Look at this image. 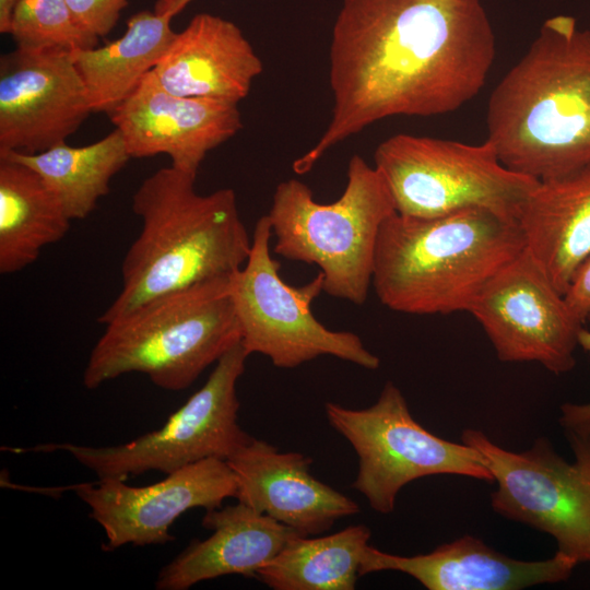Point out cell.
<instances>
[{
  "label": "cell",
  "instance_id": "obj_1",
  "mask_svg": "<svg viewBox=\"0 0 590 590\" xmlns=\"http://www.w3.org/2000/svg\"><path fill=\"white\" fill-rule=\"evenodd\" d=\"M495 51L481 0H342L329 51L332 117L294 172L378 120L457 110L483 88Z\"/></svg>",
  "mask_w": 590,
  "mask_h": 590
},
{
  "label": "cell",
  "instance_id": "obj_2",
  "mask_svg": "<svg viewBox=\"0 0 590 590\" xmlns=\"http://www.w3.org/2000/svg\"><path fill=\"white\" fill-rule=\"evenodd\" d=\"M486 141L509 169L539 181L590 164V30L570 15L542 24L493 90Z\"/></svg>",
  "mask_w": 590,
  "mask_h": 590
},
{
  "label": "cell",
  "instance_id": "obj_3",
  "mask_svg": "<svg viewBox=\"0 0 590 590\" xmlns=\"http://www.w3.org/2000/svg\"><path fill=\"white\" fill-rule=\"evenodd\" d=\"M194 181L196 176L169 166L141 182L132 197L141 231L122 261V287L99 323L163 294L229 276L246 263L252 239L235 191L199 194Z\"/></svg>",
  "mask_w": 590,
  "mask_h": 590
},
{
  "label": "cell",
  "instance_id": "obj_4",
  "mask_svg": "<svg viewBox=\"0 0 590 590\" xmlns=\"http://www.w3.org/2000/svg\"><path fill=\"white\" fill-rule=\"evenodd\" d=\"M523 249L518 221L487 209L427 219L396 212L379 231L371 285L394 311H469L489 279Z\"/></svg>",
  "mask_w": 590,
  "mask_h": 590
},
{
  "label": "cell",
  "instance_id": "obj_5",
  "mask_svg": "<svg viewBox=\"0 0 590 590\" xmlns=\"http://www.w3.org/2000/svg\"><path fill=\"white\" fill-rule=\"evenodd\" d=\"M231 276L154 297L105 324L83 371L84 387L130 373L144 374L165 390L190 387L240 342Z\"/></svg>",
  "mask_w": 590,
  "mask_h": 590
},
{
  "label": "cell",
  "instance_id": "obj_6",
  "mask_svg": "<svg viewBox=\"0 0 590 590\" xmlns=\"http://www.w3.org/2000/svg\"><path fill=\"white\" fill-rule=\"evenodd\" d=\"M393 213L384 177L354 154L347 184L337 201L318 203L307 185L288 179L275 188L267 215L276 255L316 264L323 275L324 293L362 305L371 285L379 231Z\"/></svg>",
  "mask_w": 590,
  "mask_h": 590
},
{
  "label": "cell",
  "instance_id": "obj_7",
  "mask_svg": "<svg viewBox=\"0 0 590 590\" xmlns=\"http://www.w3.org/2000/svg\"><path fill=\"white\" fill-rule=\"evenodd\" d=\"M374 161L396 212L413 217L483 208L518 221L539 184L505 166L486 140L468 144L399 133L377 146Z\"/></svg>",
  "mask_w": 590,
  "mask_h": 590
},
{
  "label": "cell",
  "instance_id": "obj_8",
  "mask_svg": "<svg viewBox=\"0 0 590 590\" xmlns=\"http://www.w3.org/2000/svg\"><path fill=\"white\" fill-rule=\"evenodd\" d=\"M574 452L568 462L545 437L521 452L502 448L483 432L467 428L462 442L480 455L497 487L491 505L498 515L553 536L557 551L590 562V424L565 427Z\"/></svg>",
  "mask_w": 590,
  "mask_h": 590
},
{
  "label": "cell",
  "instance_id": "obj_9",
  "mask_svg": "<svg viewBox=\"0 0 590 590\" xmlns=\"http://www.w3.org/2000/svg\"><path fill=\"white\" fill-rule=\"evenodd\" d=\"M271 237L270 220L263 215L256 223L246 263L229 281L246 352L262 354L279 368H295L322 355L366 369L378 368V356L365 347L357 334L330 330L315 318L311 304L323 292L321 272L302 286L288 285L281 279L280 263L270 252Z\"/></svg>",
  "mask_w": 590,
  "mask_h": 590
},
{
  "label": "cell",
  "instance_id": "obj_10",
  "mask_svg": "<svg viewBox=\"0 0 590 590\" xmlns=\"http://www.w3.org/2000/svg\"><path fill=\"white\" fill-rule=\"evenodd\" d=\"M248 356L240 342L234 345L215 363L205 384L163 426L128 442L102 447L47 444L23 451H66L99 480L123 481L149 471L168 474L209 458L228 460L252 438L238 424L236 392Z\"/></svg>",
  "mask_w": 590,
  "mask_h": 590
},
{
  "label": "cell",
  "instance_id": "obj_11",
  "mask_svg": "<svg viewBox=\"0 0 590 590\" xmlns=\"http://www.w3.org/2000/svg\"><path fill=\"white\" fill-rule=\"evenodd\" d=\"M324 412L358 457L352 486L379 514L392 512L401 488L424 476L455 474L494 482L475 449L442 439L416 422L391 381L369 408L353 410L327 402Z\"/></svg>",
  "mask_w": 590,
  "mask_h": 590
},
{
  "label": "cell",
  "instance_id": "obj_12",
  "mask_svg": "<svg viewBox=\"0 0 590 590\" xmlns=\"http://www.w3.org/2000/svg\"><path fill=\"white\" fill-rule=\"evenodd\" d=\"M468 312L503 362H536L555 375L576 365L583 323L527 248L489 279Z\"/></svg>",
  "mask_w": 590,
  "mask_h": 590
},
{
  "label": "cell",
  "instance_id": "obj_13",
  "mask_svg": "<svg viewBox=\"0 0 590 590\" xmlns=\"http://www.w3.org/2000/svg\"><path fill=\"white\" fill-rule=\"evenodd\" d=\"M93 113L69 50L23 48L0 58V155L66 142Z\"/></svg>",
  "mask_w": 590,
  "mask_h": 590
},
{
  "label": "cell",
  "instance_id": "obj_14",
  "mask_svg": "<svg viewBox=\"0 0 590 590\" xmlns=\"http://www.w3.org/2000/svg\"><path fill=\"white\" fill-rule=\"evenodd\" d=\"M90 508L88 516L106 535L107 551L127 544L137 546L173 541L170 527L184 512L222 507L236 497V476L226 460L204 459L146 486H130L123 480H99L74 487Z\"/></svg>",
  "mask_w": 590,
  "mask_h": 590
},
{
  "label": "cell",
  "instance_id": "obj_15",
  "mask_svg": "<svg viewBox=\"0 0 590 590\" xmlns=\"http://www.w3.org/2000/svg\"><path fill=\"white\" fill-rule=\"evenodd\" d=\"M109 118L131 157L166 154L170 166L196 177L206 154L243 128L237 104L172 94L152 71Z\"/></svg>",
  "mask_w": 590,
  "mask_h": 590
},
{
  "label": "cell",
  "instance_id": "obj_16",
  "mask_svg": "<svg viewBox=\"0 0 590 590\" xmlns=\"http://www.w3.org/2000/svg\"><path fill=\"white\" fill-rule=\"evenodd\" d=\"M226 461L236 476L235 498L298 535L324 533L359 512L357 503L310 474L312 460L304 453L252 437Z\"/></svg>",
  "mask_w": 590,
  "mask_h": 590
},
{
  "label": "cell",
  "instance_id": "obj_17",
  "mask_svg": "<svg viewBox=\"0 0 590 590\" xmlns=\"http://www.w3.org/2000/svg\"><path fill=\"white\" fill-rule=\"evenodd\" d=\"M577 565L559 552L543 560L511 558L465 534L414 556L390 554L368 545L358 575L401 571L428 590H518L567 580Z\"/></svg>",
  "mask_w": 590,
  "mask_h": 590
},
{
  "label": "cell",
  "instance_id": "obj_18",
  "mask_svg": "<svg viewBox=\"0 0 590 590\" xmlns=\"http://www.w3.org/2000/svg\"><path fill=\"white\" fill-rule=\"evenodd\" d=\"M262 70L260 57L234 22L202 12L176 33L152 73L172 94L238 104Z\"/></svg>",
  "mask_w": 590,
  "mask_h": 590
},
{
  "label": "cell",
  "instance_id": "obj_19",
  "mask_svg": "<svg viewBox=\"0 0 590 590\" xmlns=\"http://www.w3.org/2000/svg\"><path fill=\"white\" fill-rule=\"evenodd\" d=\"M201 524L212 534L191 542L160 570L154 583L157 590H186L227 575L257 577L259 569L298 535L240 502L206 510Z\"/></svg>",
  "mask_w": 590,
  "mask_h": 590
},
{
  "label": "cell",
  "instance_id": "obj_20",
  "mask_svg": "<svg viewBox=\"0 0 590 590\" xmlns=\"http://www.w3.org/2000/svg\"><path fill=\"white\" fill-rule=\"evenodd\" d=\"M518 223L526 248L565 295L590 258V164L569 175L539 181Z\"/></svg>",
  "mask_w": 590,
  "mask_h": 590
},
{
  "label": "cell",
  "instance_id": "obj_21",
  "mask_svg": "<svg viewBox=\"0 0 590 590\" xmlns=\"http://www.w3.org/2000/svg\"><path fill=\"white\" fill-rule=\"evenodd\" d=\"M173 17L140 11L122 36L101 47L71 51L93 113L108 115L123 103L158 63L176 32Z\"/></svg>",
  "mask_w": 590,
  "mask_h": 590
},
{
  "label": "cell",
  "instance_id": "obj_22",
  "mask_svg": "<svg viewBox=\"0 0 590 590\" xmlns=\"http://www.w3.org/2000/svg\"><path fill=\"white\" fill-rule=\"evenodd\" d=\"M71 220L43 178L26 165L0 158V272L12 274L61 240Z\"/></svg>",
  "mask_w": 590,
  "mask_h": 590
},
{
  "label": "cell",
  "instance_id": "obj_23",
  "mask_svg": "<svg viewBox=\"0 0 590 590\" xmlns=\"http://www.w3.org/2000/svg\"><path fill=\"white\" fill-rule=\"evenodd\" d=\"M34 169L59 199L70 220L85 219L109 192L111 178L131 158L123 137L115 129L84 146L66 142L38 153L0 155Z\"/></svg>",
  "mask_w": 590,
  "mask_h": 590
},
{
  "label": "cell",
  "instance_id": "obj_24",
  "mask_svg": "<svg viewBox=\"0 0 590 590\" xmlns=\"http://www.w3.org/2000/svg\"><path fill=\"white\" fill-rule=\"evenodd\" d=\"M370 535L362 523L317 538L295 535L257 578L274 590H353Z\"/></svg>",
  "mask_w": 590,
  "mask_h": 590
},
{
  "label": "cell",
  "instance_id": "obj_25",
  "mask_svg": "<svg viewBox=\"0 0 590 590\" xmlns=\"http://www.w3.org/2000/svg\"><path fill=\"white\" fill-rule=\"evenodd\" d=\"M17 47L69 51L97 47L75 22L66 0H21L9 33Z\"/></svg>",
  "mask_w": 590,
  "mask_h": 590
},
{
  "label": "cell",
  "instance_id": "obj_26",
  "mask_svg": "<svg viewBox=\"0 0 590 590\" xmlns=\"http://www.w3.org/2000/svg\"><path fill=\"white\" fill-rule=\"evenodd\" d=\"M78 25L88 35H108L129 0H66Z\"/></svg>",
  "mask_w": 590,
  "mask_h": 590
},
{
  "label": "cell",
  "instance_id": "obj_27",
  "mask_svg": "<svg viewBox=\"0 0 590 590\" xmlns=\"http://www.w3.org/2000/svg\"><path fill=\"white\" fill-rule=\"evenodd\" d=\"M565 298L580 321L590 326V258L575 274Z\"/></svg>",
  "mask_w": 590,
  "mask_h": 590
},
{
  "label": "cell",
  "instance_id": "obj_28",
  "mask_svg": "<svg viewBox=\"0 0 590 590\" xmlns=\"http://www.w3.org/2000/svg\"><path fill=\"white\" fill-rule=\"evenodd\" d=\"M578 345L590 354V330L581 328L578 334ZM560 411L559 424L564 428L590 424V402L583 404L567 402L560 406Z\"/></svg>",
  "mask_w": 590,
  "mask_h": 590
},
{
  "label": "cell",
  "instance_id": "obj_29",
  "mask_svg": "<svg viewBox=\"0 0 590 590\" xmlns=\"http://www.w3.org/2000/svg\"><path fill=\"white\" fill-rule=\"evenodd\" d=\"M192 0H156L153 11L158 15L174 17Z\"/></svg>",
  "mask_w": 590,
  "mask_h": 590
},
{
  "label": "cell",
  "instance_id": "obj_30",
  "mask_svg": "<svg viewBox=\"0 0 590 590\" xmlns=\"http://www.w3.org/2000/svg\"><path fill=\"white\" fill-rule=\"evenodd\" d=\"M21 0H0V33L9 34L14 11Z\"/></svg>",
  "mask_w": 590,
  "mask_h": 590
}]
</instances>
